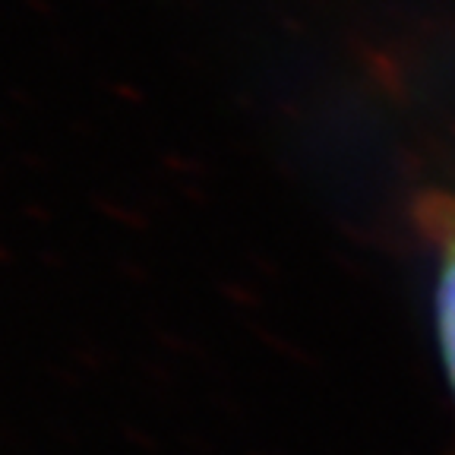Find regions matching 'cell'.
I'll use <instances>...</instances> for the list:
<instances>
[{"mask_svg":"<svg viewBox=\"0 0 455 455\" xmlns=\"http://www.w3.org/2000/svg\"><path fill=\"white\" fill-rule=\"evenodd\" d=\"M443 228H446V235H443L440 269H436L434 320H436V341H440L443 367H446V379L455 395V206H449Z\"/></svg>","mask_w":455,"mask_h":455,"instance_id":"1","label":"cell"}]
</instances>
